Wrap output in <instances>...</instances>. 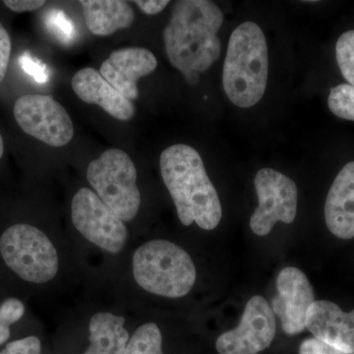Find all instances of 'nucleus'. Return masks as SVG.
Returning <instances> with one entry per match:
<instances>
[{
  "label": "nucleus",
  "instance_id": "nucleus-25",
  "mask_svg": "<svg viewBox=\"0 0 354 354\" xmlns=\"http://www.w3.org/2000/svg\"><path fill=\"white\" fill-rule=\"evenodd\" d=\"M299 354H354V353H346L320 339L311 337V339H305L300 344Z\"/></svg>",
  "mask_w": 354,
  "mask_h": 354
},
{
  "label": "nucleus",
  "instance_id": "nucleus-30",
  "mask_svg": "<svg viewBox=\"0 0 354 354\" xmlns=\"http://www.w3.org/2000/svg\"><path fill=\"white\" fill-rule=\"evenodd\" d=\"M3 153H4L3 139H2L1 134H0V158H1L2 156H3Z\"/></svg>",
  "mask_w": 354,
  "mask_h": 354
},
{
  "label": "nucleus",
  "instance_id": "nucleus-13",
  "mask_svg": "<svg viewBox=\"0 0 354 354\" xmlns=\"http://www.w3.org/2000/svg\"><path fill=\"white\" fill-rule=\"evenodd\" d=\"M306 329L315 339L354 353V310L344 312L334 302L315 300L307 315Z\"/></svg>",
  "mask_w": 354,
  "mask_h": 354
},
{
  "label": "nucleus",
  "instance_id": "nucleus-5",
  "mask_svg": "<svg viewBox=\"0 0 354 354\" xmlns=\"http://www.w3.org/2000/svg\"><path fill=\"white\" fill-rule=\"evenodd\" d=\"M87 179L95 194L121 220L129 221L138 214L141 194L134 162L120 149H109L91 162Z\"/></svg>",
  "mask_w": 354,
  "mask_h": 354
},
{
  "label": "nucleus",
  "instance_id": "nucleus-17",
  "mask_svg": "<svg viewBox=\"0 0 354 354\" xmlns=\"http://www.w3.org/2000/svg\"><path fill=\"white\" fill-rule=\"evenodd\" d=\"M125 319L109 312H99L91 318L90 346L83 354H124L129 334Z\"/></svg>",
  "mask_w": 354,
  "mask_h": 354
},
{
  "label": "nucleus",
  "instance_id": "nucleus-14",
  "mask_svg": "<svg viewBox=\"0 0 354 354\" xmlns=\"http://www.w3.org/2000/svg\"><path fill=\"white\" fill-rule=\"evenodd\" d=\"M71 85L83 102L97 104L116 120L127 121L134 116L132 101L113 87L97 70H79L72 78Z\"/></svg>",
  "mask_w": 354,
  "mask_h": 354
},
{
  "label": "nucleus",
  "instance_id": "nucleus-29",
  "mask_svg": "<svg viewBox=\"0 0 354 354\" xmlns=\"http://www.w3.org/2000/svg\"><path fill=\"white\" fill-rule=\"evenodd\" d=\"M9 337H10V328L9 326L0 323V346L6 344Z\"/></svg>",
  "mask_w": 354,
  "mask_h": 354
},
{
  "label": "nucleus",
  "instance_id": "nucleus-9",
  "mask_svg": "<svg viewBox=\"0 0 354 354\" xmlns=\"http://www.w3.org/2000/svg\"><path fill=\"white\" fill-rule=\"evenodd\" d=\"M14 116L23 131L46 145L65 146L73 138L69 114L50 95H23L14 104Z\"/></svg>",
  "mask_w": 354,
  "mask_h": 354
},
{
  "label": "nucleus",
  "instance_id": "nucleus-3",
  "mask_svg": "<svg viewBox=\"0 0 354 354\" xmlns=\"http://www.w3.org/2000/svg\"><path fill=\"white\" fill-rule=\"evenodd\" d=\"M269 57L265 35L253 22H244L230 36L223 85L228 100L239 108L255 106L265 94Z\"/></svg>",
  "mask_w": 354,
  "mask_h": 354
},
{
  "label": "nucleus",
  "instance_id": "nucleus-27",
  "mask_svg": "<svg viewBox=\"0 0 354 354\" xmlns=\"http://www.w3.org/2000/svg\"><path fill=\"white\" fill-rule=\"evenodd\" d=\"M4 4L14 12H26V11H35L46 4L44 0H6Z\"/></svg>",
  "mask_w": 354,
  "mask_h": 354
},
{
  "label": "nucleus",
  "instance_id": "nucleus-23",
  "mask_svg": "<svg viewBox=\"0 0 354 354\" xmlns=\"http://www.w3.org/2000/svg\"><path fill=\"white\" fill-rule=\"evenodd\" d=\"M25 314V306L17 298H8L0 305V323L10 326L21 320Z\"/></svg>",
  "mask_w": 354,
  "mask_h": 354
},
{
  "label": "nucleus",
  "instance_id": "nucleus-24",
  "mask_svg": "<svg viewBox=\"0 0 354 354\" xmlns=\"http://www.w3.org/2000/svg\"><path fill=\"white\" fill-rule=\"evenodd\" d=\"M41 344L35 335L9 342L0 354H41Z\"/></svg>",
  "mask_w": 354,
  "mask_h": 354
},
{
  "label": "nucleus",
  "instance_id": "nucleus-11",
  "mask_svg": "<svg viewBox=\"0 0 354 354\" xmlns=\"http://www.w3.org/2000/svg\"><path fill=\"white\" fill-rule=\"evenodd\" d=\"M277 290L278 295L272 299V312L279 317L286 335L300 334L306 329L307 315L315 302L309 279L297 268L286 267L279 272Z\"/></svg>",
  "mask_w": 354,
  "mask_h": 354
},
{
  "label": "nucleus",
  "instance_id": "nucleus-10",
  "mask_svg": "<svg viewBox=\"0 0 354 354\" xmlns=\"http://www.w3.org/2000/svg\"><path fill=\"white\" fill-rule=\"evenodd\" d=\"M276 332L271 306L264 297L255 295L247 302L239 325L218 337L216 351L220 354H258L270 348Z\"/></svg>",
  "mask_w": 354,
  "mask_h": 354
},
{
  "label": "nucleus",
  "instance_id": "nucleus-18",
  "mask_svg": "<svg viewBox=\"0 0 354 354\" xmlns=\"http://www.w3.org/2000/svg\"><path fill=\"white\" fill-rule=\"evenodd\" d=\"M162 333L157 324H144L130 337L124 354H162Z\"/></svg>",
  "mask_w": 354,
  "mask_h": 354
},
{
  "label": "nucleus",
  "instance_id": "nucleus-26",
  "mask_svg": "<svg viewBox=\"0 0 354 354\" xmlns=\"http://www.w3.org/2000/svg\"><path fill=\"white\" fill-rule=\"evenodd\" d=\"M11 55V39L6 28L0 23V82L3 80L8 68Z\"/></svg>",
  "mask_w": 354,
  "mask_h": 354
},
{
  "label": "nucleus",
  "instance_id": "nucleus-2",
  "mask_svg": "<svg viewBox=\"0 0 354 354\" xmlns=\"http://www.w3.org/2000/svg\"><path fill=\"white\" fill-rule=\"evenodd\" d=\"M160 165L183 225L196 223L202 230H215L223 216L221 200L199 153L191 146L177 144L165 149Z\"/></svg>",
  "mask_w": 354,
  "mask_h": 354
},
{
  "label": "nucleus",
  "instance_id": "nucleus-6",
  "mask_svg": "<svg viewBox=\"0 0 354 354\" xmlns=\"http://www.w3.org/2000/svg\"><path fill=\"white\" fill-rule=\"evenodd\" d=\"M0 253L9 269L29 283H48L59 268L53 242L39 228L25 223L7 228L0 237Z\"/></svg>",
  "mask_w": 354,
  "mask_h": 354
},
{
  "label": "nucleus",
  "instance_id": "nucleus-16",
  "mask_svg": "<svg viewBox=\"0 0 354 354\" xmlns=\"http://www.w3.org/2000/svg\"><path fill=\"white\" fill-rule=\"evenodd\" d=\"M86 25L97 37L128 29L134 23L132 6L122 0H81Z\"/></svg>",
  "mask_w": 354,
  "mask_h": 354
},
{
  "label": "nucleus",
  "instance_id": "nucleus-28",
  "mask_svg": "<svg viewBox=\"0 0 354 354\" xmlns=\"http://www.w3.org/2000/svg\"><path fill=\"white\" fill-rule=\"evenodd\" d=\"M134 3L143 11L144 13L148 15H156L162 12V10L169 4V1H165V0H136Z\"/></svg>",
  "mask_w": 354,
  "mask_h": 354
},
{
  "label": "nucleus",
  "instance_id": "nucleus-7",
  "mask_svg": "<svg viewBox=\"0 0 354 354\" xmlns=\"http://www.w3.org/2000/svg\"><path fill=\"white\" fill-rule=\"evenodd\" d=\"M71 218L76 230L104 251L118 254L127 245L124 221L94 191L83 187L76 193L72 200Z\"/></svg>",
  "mask_w": 354,
  "mask_h": 354
},
{
  "label": "nucleus",
  "instance_id": "nucleus-12",
  "mask_svg": "<svg viewBox=\"0 0 354 354\" xmlns=\"http://www.w3.org/2000/svg\"><path fill=\"white\" fill-rule=\"evenodd\" d=\"M158 66L152 51L142 48H127L113 51L102 62L100 73L113 87L129 99L139 97L137 83L142 77L149 75Z\"/></svg>",
  "mask_w": 354,
  "mask_h": 354
},
{
  "label": "nucleus",
  "instance_id": "nucleus-19",
  "mask_svg": "<svg viewBox=\"0 0 354 354\" xmlns=\"http://www.w3.org/2000/svg\"><path fill=\"white\" fill-rule=\"evenodd\" d=\"M329 109L342 120L354 121V86L341 84L330 90L328 99Z\"/></svg>",
  "mask_w": 354,
  "mask_h": 354
},
{
  "label": "nucleus",
  "instance_id": "nucleus-21",
  "mask_svg": "<svg viewBox=\"0 0 354 354\" xmlns=\"http://www.w3.org/2000/svg\"><path fill=\"white\" fill-rule=\"evenodd\" d=\"M335 55L344 79L354 86V30L344 32L337 39Z\"/></svg>",
  "mask_w": 354,
  "mask_h": 354
},
{
  "label": "nucleus",
  "instance_id": "nucleus-22",
  "mask_svg": "<svg viewBox=\"0 0 354 354\" xmlns=\"http://www.w3.org/2000/svg\"><path fill=\"white\" fill-rule=\"evenodd\" d=\"M21 68L32 77L37 83L44 84L50 79L48 66L41 60L36 59L29 53H23L19 58Z\"/></svg>",
  "mask_w": 354,
  "mask_h": 354
},
{
  "label": "nucleus",
  "instance_id": "nucleus-8",
  "mask_svg": "<svg viewBox=\"0 0 354 354\" xmlns=\"http://www.w3.org/2000/svg\"><path fill=\"white\" fill-rule=\"evenodd\" d=\"M258 205L250 218L256 235L266 236L278 221L291 223L297 213L298 191L292 179L278 171L262 169L254 180Z\"/></svg>",
  "mask_w": 354,
  "mask_h": 354
},
{
  "label": "nucleus",
  "instance_id": "nucleus-20",
  "mask_svg": "<svg viewBox=\"0 0 354 354\" xmlns=\"http://www.w3.org/2000/svg\"><path fill=\"white\" fill-rule=\"evenodd\" d=\"M46 29L60 41L69 44L75 39L77 31L73 21L67 17L66 14L59 9H53L44 17Z\"/></svg>",
  "mask_w": 354,
  "mask_h": 354
},
{
  "label": "nucleus",
  "instance_id": "nucleus-15",
  "mask_svg": "<svg viewBox=\"0 0 354 354\" xmlns=\"http://www.w3.org/2000/svg\"><path fill=\"white\" fill-rule=\"evenodd\" d=\"M324 213L326 225L335 236L354 239V162L344 165L335 177Z\"/></svg>",
  "mask_w": 354,
  "mask_h": 354
},
{
  "label": "nucleus",
  "instance_id": "nucleus-4",
  "mask_svg": "<svg viewBox=\"0 0 354 354\" xmlns=\"http://www.w3.org/2000/svg\"><path fill=\"white\" fill-rule=\"evenodd\" d=\"M133 276L144 290L167 298L190 292L197 272L189 254L169 241H151L140 246L132 258Z\"/></svg>",
  "mask_w": 354,
  "mask_h": 354
},
{
  "label": "nucleus",
  "instance_id": "nucleus-1",
  "mask_svg": "<svg viewBox=\"0 0 354 354\" xmlns=\"http://www.w3.org/2000/svg\"><path fill=\"white\" fill-rule=\"evenodd\" d=\"M223 22V12L214 2L177 1L164 31L165 51L172 66L183 75L207 71L220 58L216 34Z\"/></svg>",
  "mask_w": 354,
  "mask_h": 354
}]
</instances>
